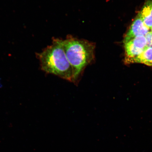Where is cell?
<instances>
[{
    "instance_id": "obj_5",
    "label": "cell",
    "mask_w": 152,
    "mask_h": 152,
    "mask_svg": "<svg viewBox=\"0 0 152 152\" xmlns=\"http://www.w3.org/2000/svg\"><path fill=\"white\" fill-rule=\"evenodd\" d=\"M148 27H152V0H145L141 10L138 14Z\"/></svg>"
},
{
    "instance_id": "obj_1",
    "label": "cell",
    "mask_w": 152,
    "mask_h": 152,
    "mask_svg": "<svg viewBox=\"0 0 152 152\" xmlns=\"http://www.w3.org/2000/svg\"><path fill=\"white\" fill-rule=\"evenodd\" d=\"M66 57L73 69V83L79 81L85 68L94 62L95 58L94 43L68 35L63 40Z\"/></svg>"
},
{
    "instance_id": "obj_7",
    "label": "cell",
    "mask_w": 152,
    "mask_h": 152,
    "mask_svg": "<svg viewBox=\"0 0 152 152\" xmlns=\"http://www.w3.org/2000/svg\"><path fill=\"white\" fill-rule=\"evenodd\" d=\"M148 47H152V32L149 31L145 36Z\"/></svg>"
},
{
    "instance_id": "obj_2",
    "label": "cell",
    "mask_w": 152,
    "mask_h": 152,
    "mask_svg": "<svg viewBox=\"0 0 152 152\" xmlns=\"http://www.w3.org/2000/svg\"><path fill=\"white\" fill-rule=\"evenodd\" d=\"M37 57L43 71L73 83V69L64 52L63 40L54 39L52 45Z\"/></svg>"
},
{
    "instance_id": "obj_3",
    "label": "cell",
    "mask_w": 152,
    "mask_h": 152,
    "mask_svg": "<svg viewBox=\"0 0 152 152\" xmlns=\"http://www.w3.org/2000/svg\"><path fill=\"white\" fill-rule=\"evenodd\" d=\"M124 44V61L127 64L135 63L137 58L147 47V41L143 35L138 36Z\"/></svg>"
},
{
    "instance_id": "obj_6",
    "label": "cell",
    "mask_w": 152,
    "mask_h": 152,
    "mask_svg": "<svg viewBox=\"0 0 152 152\" xmlns=\"http://www.w3.org/2000/svg\"><path fill=\"white\" fill-rule=\"evenodd\" d=\"M135 63H140L152 66V47H148L137 58Z\"/></svg>"
},
{
    "instance_id": "obj_4",
    "label": "cell",
    "mask_w": 152,
    "mask_h": 152,
    "mask_svg": "<svg viewBox=\"0 0 152 152\" xmlns=\"http://www.w3.org/2000/svg\"><path fill=\"white\" fill-rule=\"evenodd\" d=\"M150 29L144 24L142 18L138 15L125 36L124 43H128L138 36H145L150 31Z\"/></svg>"
},
{
    "instance_id": "obj_8",
    "label": "cell",
    "mask_w": 152,
    "mask_h": 152,
    "mask_svg": "<svg viewBox=\"0 0 152 152\" xmlns=\"http://www.w3.org/2000/svg\"><path fill=\"white\" fill-rule=\"evenodd\" d=\"M151 31L152 32V27L151 28Z\"/></svg>"
}]
</instances>
